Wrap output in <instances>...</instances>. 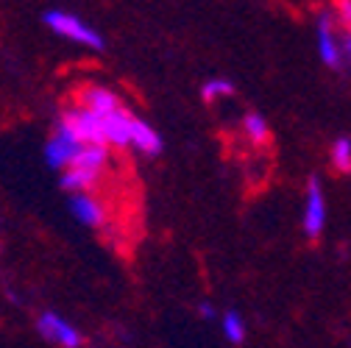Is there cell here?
I'll list each match as a JSON object with an SVG mask.
<instances>
[{"label":"cell","instance_id":"6da1fadb","mask_svg":"<svg viewBox=\"0 0 351 348\" xmlns=\"http://www.w3.org/2000/svg\"><path fill=\"white\" fill-rule=\"evenodd\" d=\"M42 23H45L53 34H59V36H64V39H70V42H78V45H84V48L101 51V48L106 45L104 36H101L93 25L81 23L75 14H67V12H62V9L45 12V14H42Z\"/></svg>","mask_w":351,"mask_h":348},{"label":"cell","instance_id":"7a4b0ae2","mask_svg":"<svg viewBox=\"0 0 351 348\" xmlns=\"http://www.w3.org/2000/svg\"><path fill=\"white\" fill-rule=\"evenodd\" d=\"M59 128H64V132L70 137H75L81 145H106L104 142V132H101V117L93 114L90 109L84 106H70L59 114Z\"/></svg>","mask_w":351,"mask_h":348},{"label":"cell","instance_id":"3957f363","mask_svg":"<svg viewBox=\"0 0 351 348\" xmlns=\"http://www.w3.org/2000/svg\"><path fill=\"white\" fill-rule=\"evenodd\" d=\"M301 223H304V234L310 240L321 237V232L326 226V198H324L318 176H310V182H306V201H304V221Z\"/></svg>","mask_w":351,"mask_h":348},{"label":"cell","instance_id":"277c9868","mask_svg":"<svg viewBox=\"0 0 351 348\" xmlns=\"http://www.w3.org/2000/svg\"><path fill=\"white\" fill-rule=\"evenodd\" d=\"M36 332L45 337L48 343H53V345H62V348H81V334H78V329H73L62 315H56V312H42L39 318H36Z\"/></svg>","mask_w":351,"mask_h":348},{"label":"cell","instance_id":"5b68a950","mask_svg":"<svg viewBox=\"0 0 351 348\" xmlns=\"http://www.w3.org/2000/svg\"><path fill=\"white\" fill-rule=\"evenodd\" d=\"M131 120H134V114H131L128 109H123V106L101 117V132H104V142H106V148H109V145H112V148H120V151L128 148Z\"/></svg>","mask_w":351,"mask_h":348},{"label":"cell","instance_id":"8992f818","mask_svg":"<svg viewBox=\"0 0 351 348\" xmlns=\"http://www.w3.org/2000/svg\"><path fill=\"white\" fill-rule=\"evenodd\" d=\"M78 148H81V142L75 137H70L64 128L56 125V134L45 142V159L53 170H64L73 162V156L78 153Z\"/></svg>","mask_w":351,"mask_h":348},{"label":"cell","instance_id":"52a82bcc","mask_svg":"<svg viewBox=\"0 0 351 348\" xmlns=\"http://www.w3.org/2000/svg\"><path fill=\"white\" fill-rule=\"evenodd\" d=\"M70 212L78 223L90 226V229H101L106 223V209L101 201H95L90 192H75L70 198Z\"/></svg>","mask_w":351,"mask_h":348},{"label":"cell","instance_id":"ba28073f","mask_svg":"<svg viewBox=\"0 0 351 348\" xmlns=\"http://www.w3.org/2000/svg\"><path fill=\"white\" fill-rule=\"evenodd\" d=\"M128 148L140 151L143 156H159V153H162V137L154 132V128H151L145 120L134 117V120H131V137H128Z\"/></svg>","mask_w":351,"mask_h":348},{"label":"cell","instance_id":"9c48e42d","mask_svg":"<svg viewBox=\"0 0 351 348\" xmlns=\"http://www.w3.org/2000/svg\"><path fill=\"white\" fill-rule=\"evenodd\" d=\"M78 106H84V109H90L93 114L104 117V114L120 109V101H117V95L112 90H106V86L90 84V86H84V90H81V103Z\"/></svg>","mask_w":351,"mask_h":348},{"label":"cell","instance_id":"30bf717a","mask_svg":"<svg viewBox=\"0 0 351 348\" xmlns=\"http://www.w3.org/2000/svg\"><path fill=\"white\" fill-rule=\"evenodd\" d=\"M318 53H321V59H324L326 67L340 70V64H343V53H340L337 39H335V31H332V20H329L326 14L318 20Z\"/></svg>","mask_w":351,"mask_h":348},{"label":"cell","instance_id":"8fae6325","mask_svg":"<svg viewBox=\"0 0 351 348\" xmlns=\"http://www.w3.org/2000/svg\"><path fill=\"white\" fill-rule=\"evenodd\" d=\"M106 164H109V148L106 145H81L67 167H81V170H90V173L104 176Z\"/></svg>","mask_w":351,"mask_h":348},{"label":"cell","instance_id":"7c38bea8","mask_svg":"<svg viewBox=\"0 0 351 348\" xmlns=\"http://www.w3.org/2000/svg\"><path fill=\"white\" fill-rule=\"evenodd\" d=\"M98 182H101V176L98 173H90V170H81V167H64L62 170V190H70V192H86Z\"/></svg>","mask_w":351,"mask_h":348},{"label":"cell","instance_id":"4fadbf2b","mask_svg":"<svg viewBox=\"0 0 351 348\" xmlns=\"http://www.w3.org/2000/svg\"><path fill=\"white\" fill-rule=\"evenodd\" d=\"M234 95V84L229 78H212L201 86V98L204 101H215V98H232Z\"/></svg>","mask_w":351,"mask_h":348},{"label":"cell","instance_id":"5bb4252c","mask_svg":"<svg viewBox=\"0 0 351 348\" xmlns=\"http://www.w3.org/2000/svg\"><path fill=\"white\" fill-rule=\"evenodd\" d=\"M223 334H226V340L229 343H234V345H240L243 340H245V323H243V318H240V312H234V310H229L226 315H223Z\"/></svg>","mask_w":351,"mask_h":348},{"label":"cell","instance_id":"9a60e30c","mask_svg":"<svg viewBox=\"0 0 351 348\" xmlns=\"http://www.w3.org/2000/svg\"><path fill=\"white\" fill-rule=\"evenodd\" d=\"M243 125H245V134L251 137V142L262 145V142H265V140H268V123H265V120H262V114H256V112L245 114Z\"/></svg>","mask_w":351,"mask_h":348},{"label":"cell","instance_id":"2e32d148","mask_svg":"<svg viewBox=\"0 0 351 348\" xmlns=\"http://www.w3.org/2000/svg\"><path fill=\"white\" fill-rule=\"evenodd\" d=\"M332 162H335V167L337 170H351V140L348 137H340L337 142H335V148H332Z\"/></svg>","mask_w":351,"mask_h":348},{"label":"cell","instance_id":"e0dca14e","mask_svg":"<svg viewBox=\"0 0 351 348\" xmlns=\"http://www.w3.org/2000/svg\"><path fill=\"white\" fill-rule=\"evenodd\" d=\"M337 12H340L343 25L351 31V0H337Z\"/></svg>","mask_w":351,"mask_h":348},{"label":"cell","instance_id":"ac0fdd59","mask_svg":"<svg viewBox=\"0 0 351 348\" xmlns=\"http://www.w3.org/2000/svg\"><path fill=\"white\" fill-rule=\"evenodd\" d=\"M198 312H201V318H206V321H215V307H212V303H201V307H198Z\"/></svg>","mask_w":351,"mask_h":348},{"label":"cell","instance_id":"d6986e66","mask_svg":"<svg viewBox=\"0 0 351 348\" xmlns=\"http://www.w3.org/2000/svg\"><path fill=\"white\" fill-rule=\"evenodd\" d=\"M340 53H346V56L351 59V34H348V36L343 39V48H340Z\"/></svg>","mask_w":351,"mask_h":348}]
</instances>
